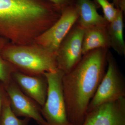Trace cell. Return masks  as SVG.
Returning <instances> with one entry per match:
<instances>
[{
  "label": "cell",
  "mask_w": 125,
  "mask_h": 125,
  "mask_svg": "<svg viewBox=\"0 0 125 125\" xmlns=\"http://www.w3.org/2000/svg\"><path fill=\"white\" fill-rule=\"evenodd\" d=\"M61 14L47 0H0V37L16 45L32 44Z\"/></svg>",
  "instance_id": "6da1fadb"
},
{
  "label": "cell",
  "mask_w": 125,
  "mask_h": 125,
  "mask_svg": "<svg viewBox=\"0 0 125 125\" xmlns=\"http://www.w3.org/2000/svg\"><path fill=\"white\" fill-rule=\"evenodd\" d=\"M108 48L83 55L73 68L64 74L62 85L67 117L72 125H81L88 107L106 72Z\"/></svg>",
  "instance_id": "7a4b0ae2"
},
{
  "label": "cell",
  "mask_w": 125,
  "mask_h": 125,
  "mask_svg": "<svg viewBox=\"0 0 125 125\" xmlns=\"http://www.w3.org/2000/svg\"><path fill=\"white\" fill-rule=\"evenodd\" d=\"M2 57L18 72L30 76H40L58 70L56 53L37 43L18 45L8 42Z\"/></svg>",
  "instance_id": "3957f363"
},
{
  "label": "cell",
  "mask_w": 125,
  "mask_h": 125,
  "mask_svg": "<svg viewBox=\"0 0 125 125\" xmlns=\"http://www.w3.org/2000/svg\"><path fill=\"white\" fill-rule=\"evenodd\" d=\"M48 83L47 93L41 112L45 121L42 125H72L67 117L62 85L64 73L59 70L44 74Z\"/></svg>",
  "instance_id": "277c9868"
},
{
  "label": "cell",
  "mask_w": 125,
  "mask_h": 125,
  "mask_svg": "<svg viewBox=\"0 0 125 125\" xmlns=\"http://www.w3.org/2000/svg\"><path fill=\"white\" fill-rule=\"evenodd\" d=\"M107 60V70L89 103L87 113L103 104L125 97L124 78L119 70L115 59L109 51Z\"/></svg>",
  "instance_id": "5b68a950"
},
{
  "label": "cell",
  "mask_w": 125,
  "mask_h": 125,
  "mask_svg": "<svg viewBox=\"0 0 125 125\" xmlns=\"http://www.w3.org/2000/svg\"><path fill=\"white\" fill-rule=\"evenodd\" d=\"M79 17L76 3L62 10L60 18L34 41L50 51L56 53L61 43L76 23Z\"/></svg>",
  "instance_id": "8992f818"
},
{
  "label": "cell",
  "mask_w": 125,
  "mask_h": 125,
  "mask_svg": "<svg viewBox=\"0 0 125 125\" xmlns=\"http://www.w3.org/2000/svg\"><path fill=\"white\" fill-rule=\"evenodd\" d=\"M84 29L76 23L61 43L56 53L57 69L64 74L70 71L83 56L82 45Z\"/></svg>",
  "instance_id": "52a82bcc"
},
{
  "label": "cell",
  "mask_w": 125,
  "mask_h": 125,
  "mask_svg": "<svg viewBox=\"0 0 125 125\" xmlns=\"http://www.w3.org/2000/svg\"><path fill=\"white\" fill-rule=\"evenodd\" d=\"M4 86L10 107L16 116L33 119L39 125L44 124L41 107L24 93L12 79Z\"/></svg>",
  "instance_id": "ba28073f"
},
{
  "label": "cell",
  "mask_w": 125,
  "mask_h": 125,
  "mask_svg": "<svg viewBox=\"0 0 125 125\" xmlns=\"http://www.w3.org/2000/svg\"><path fill=\"white\" fill-rule=\"evenodd\" d=\"M81 125H125V97L103 104L88 112Z\"/></svg>",
  "instance_id": "9c48e42d"
},
{
  "label": "cell",
  "mask_w": 125,
  "mask_h": 125,
  "mask_svg": "<svg viewBox=\"0 0 125 125\" xmlns=\"http://www.w3.org/2000/svg\"><path fill=\"white\" fill-rule=\"evenodd\" d=\"M20 89L41 107L45 104L47 93L48 83L45 75L30 76L15 70L11 76Z\"/></svg>",
  "instance_id": "30bf717a"
},
{
  "label": "cell",
  "mask_w": 125,
  "mask_h": 125,
  "mask_svg": "<svg viewBox=\"0 0 125 125\" xmlns=\"http://www.w3.org/2000/svg\"><path fill=\"white\" fill-rule=\"evenodd\" d=\"M79 17L76 24L84 29L94 26L106 25L108 23L98 12L99 7L91 0H76Z\"/></svg>",
  "instance_id": "8fae6325"
},
{
  "label": "cell",
  "mask_w": 125,
  "mask_h": 125,
  "mask_svg": "<svg viewBox=\"0 0 125 125\" xmlns=\"http://www.w3.org/2000/svg\"><path fill=\"white\" fill-rule=\"evenodd\" d=\"M107 25L94 26L84 29L82 45L83 55L94 49H109L111 47Z\"/></svg>",
  "instance_id": "7c38bea8"
},
{
  "label": "cell",
  "mask_w": 125,
  "mask_h": 125,
  "mask_svg": "<svg viewBox=\"0 0 125 125\" xmlns=\"http://www.w3.org/2000/svg\"><path fill=\"white\" fill-rule=\"evenodd\" d=\"M124 12L120 10L116 18L108 23L106 28L110 46L121 56L125 55V43L123 37Z\"/></svg>",
  "instance_id": "4fadbf2b"
},
{
  "label": "cell",
  "mask_w": 125,
  "mask_h": 125,
  "mask_svg": "<svg viewBox=\"0 0 125 125\" xmlns=\"http://www.w3.org/2000/svg\"><path fill=\"white\" fill-rule=\"evenodd\" d=\"M31 119L24 118L20 119L12 111L8 96L3 102L0 117V125H28Z\"/></svg>",
  "instance_id": "5bb4252c"
},
{
  "label": "cell",
  "mask_w": 125,
  "mask_h": 125,
  "mask_svg": "<svg viewBox=\"0 0 125 125\" xmlns=\"http://www.w3.org/2000/svg\"><path fill=\"white\" fill-rule=\"evenodd\" d=\"M8 42L7 39L0 37V81L4 85L11 80L12 74L16 70L2 56V49Z\"/></svg>",
  "instance_id": "9a60e30c"
},
{
  "label": "cell",
  "mask_w": 125,
  "mask_h": 125,
  "mask_svg": "<svg viewBox=\"0 0 125 125\" xmlns=\"http://www.w3.org/2000/svg\"><path fill=\"white\" fill-rule=\"evenodd\" d=\"M99 8L101 7L104 13V17L108 22L114 20L116 18L120 9L115 7L113 3L108 0H93Z\"/></svg>",
  "instance_id": "2e32d148"
},
{
  "label": "cell",
  "mask_w": 125,
  "mask_h": 125,
  "mask_svg": "<svg viewBox=\"0 0 125 125\" xmlns=\"http://www.w3.org/2000/svg\"><path fill=\"white\" fill-rule=\"evenodd\" d=\"M55 5L62 11L63 9L75 4L76 0H47Z\"/></svg>",
  "instance_id": "e0dca14e"
},
{
  "label": "cell",
  "mask_w": 125,
  "mask_h": 125,
  "mask_svg": "<svg viewBox=\"0 0 125 125\" xmlns=\"http://www.w3.org/2000/svg\"><path fill=\"white\" fill-rule=\"evenodd\" d=\"M7 94L6 93V94L2 98L1 96L0 95V117L1 114V111H2V105H3V102L5 98L7 96Z\"/></svg>",
  "instance_id": "ac0fdd59"
},
{
  "label": "cell",
  "mask_w": 125,
  "mask_h": 125,
  "mask_svg": "<svg viewBox=\"0 0 125 125\" xmlns=\"http://www.w3.org/2000/svg\"><path fill=\"white\" fill-rule=\"evenodd\" d=\"M112 3L114 5L115 7L117 9H118V4H119V0H112Z\"/></svg>",
  "instance_id": "d6986e66"
}]
</instances>
